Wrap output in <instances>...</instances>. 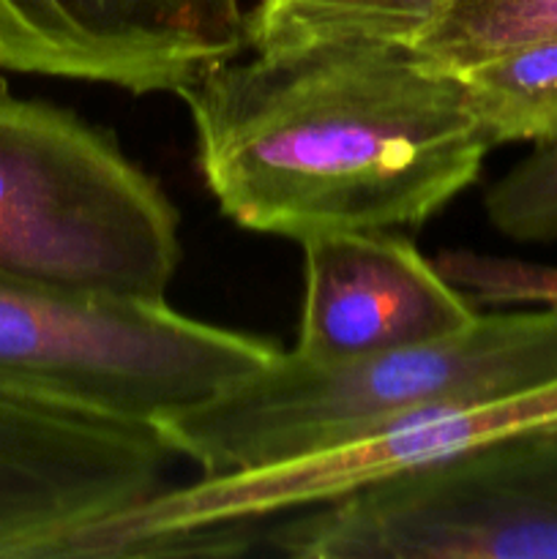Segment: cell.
<instances>
[{
	"label": "cell",
	"mask_w": 557,
	"mask_h": 559,
	"mask_svg": "<svg viewBox=\"0 0 557 559\" xmlns=\"http://www.w3.org/2000/svg\"><path fill=\"white\" fill-rule=\"evenodd\" d=\"M222 213L278 238L420 227L491 142L462 76L407 44L331 38L229 58L178 93Z\"/></svg>",
	"instance_id": "6da1fadb"
},
{
	"label": "cell",
	"mask_w": 557,
	"mask_h": 559,
	"mask_svg": "<svg viewBox=\"0 0 557 559\" xmlns=\"http://www.w3.org/2000/svg\"><path fill=\"white\" fill-rule=\"evenodd\" d=\"M557 380V306L478 314L451 336L344 360L278 349L205 402L153 429L200 475H229L325 451L364 431Z\"/></svg>",
	"instance_id": "7a4b0ae2"
},
{
	"label": "cell",
	"mask_w": 557,
	"mask_h": 559,
	"mask_svg": "<svg viewBox=\"0 0 557 559\" xmlns=\"http://www.w3.org/2000/svg\"><path fill=\"white\" fill-rule=\"evenodd\" d=\"M180 216L107 129L0 76V278L167 304Z\"/></svg>",
	"instance_id": "3957f363"
},
{
	"label": "cell",
	"mask_w": 557,
	"mask_h": 559,
	"mask_svg": "<svg viewBox=\"0 0 557 559\" xmlns=\"http://www.w3.org/2000/svg\"><path fill=\"white\" fill-rule=\"evenodd\" d=\"M278 344L169 304L91 298L0 278V399L147 426L205 402Z\"/></svg>",
	"instance_id": "277c9868"
},
{
	"label": "cell",
	"mask_w": 557,
	"mask_h": 559,
	"mask_svg": "<svg viewBox=\"0 0 557 559\" xmlns=\"http://www.w3.org/2000/svg\"><path fill=\"white\" fill-rule=\"evenodd\" d=\"M268 544L293 559H557V424L287 513Z\"/></svg>",
	"instance_id": "5b68a950"
},
{
	"label": "cell",
	"mask_w": 557,
	"mask_h": 559,
	"mask_svg": "<svg viewBox=\"0 0 557 559\" xmlns=\"http://www.w3.org/2000/svg\"><path fill=\"white\" fill-rule=\"evenodd\" d=\"M546 424H557V380L506 399L410 415L309 456L167 486L129 511L87 527L69 559H158L167 540L325 506L491 437Z\"/></svg>",
	"instance_id": "8992f818"
},
{
	"label": "cell",
	"mask_w": 557,
	"mask_h": 559,
	"mask_svg": "<svg viewBox=\"0 0 557 559\" xmlns=\"http://www.w3.org/2000/svg\"><path fill=\"white\" fill-rule=\"evenodd\" d=\"M156 429L0 399V559H69L87 527L167 489Z\"/></svg>",
	"instance_id": "52a82bcc"
},
{
	"label": "cell",
	"mask_w": 557,
	"mask_h": 559,
	"mask_svg": "<svg viewBox=\"0 0 557 559\" xmlns=\"http://www.w3.org/2000/svg\"><path fill=\"white\" fill-rule=\"evenodd\" d=\"M246 44L240 0H0V69L180 93Z\"/></svg>",
	"instance_id": "ba28073f"
},
{
	"label": "cell",
	"mask_w": 557,
	"mask_h": 559,
	"mask_svg": "<svg viewBox=\"0 0 557 559\" xmlns=\"http://www.w3.org/2000/svg\"><path fill=\"white\" fill-rule=\"evenodd\" d=\"M304 249V309L295 355L344 360L451 336L478 317L426 260L393 229H342L309 235Z\"/></svg>",
	"instance_id": "9c48e42d"
},
{
	"label": "cell",
	"mask_w": 557,
	"mask_h": 559,
	"mask_svg": "<svg viewBox=\"0 0 557 559\" xmlns=\"http://www.w3.org/2000/svg\"><path fill=\"white\" fill-rule=\"evenodd\" d=\"M459 0H257L246 16L251 49L331 38H369L415 47Z\"/></svg>",
	"instance_id": "30bf717a"
},
{
	"label": "cell",
	"mask_w": 557,
	"mask_h": 559,
	"mask_svg": "<svg viewBox=\"0 0 557 559\" xmlns=\"http://www.w3.org/2000/svg\"><path fill=\"white\" fill-rule=\"evenodd\" d=\"M457 74L491 147L557 140V38L508 49Z\"/></svg>",
	"instance_id": "8fae6325"
},
{
	"label": "cell",
	"mask_w": 557,
	"mask_h": 559,
	"mask_svg": "<svg viewBox=\"0 0 557 559\" xmlns=\"http://www.w3.org/2000/svg\"><path fill=\"white\" fill-rule=\"evenodd\" d=\"M549 38H557V0H459L413 49L457 74L478 60Z\"/></svg>",
	"instance_id": "7c38bea8"
},
{
	"label": "cell",
	"mask_w": 557,
	"mask_h": 559,
	"mask_svg": "<svg viewBox=\"0 0 557 559\" xmlns=\"http://www.w3.org/2000/svg\"><path fill=\"white\" fill-rule=\"evenodd\" d=\"M486 216L517 243L557 240V140L541 142L486 191Z\"/></svg>",
	"instance_id": "4fadbf2b"
},
{
	"label": "cell",
	"mask_w": 557,
	"mask_h": 559,
	"mask_svg": "<svg viewBox=\"0 0 557 559\" xmlns=\"http://www.w3.org/2000/svg\"><path fill=\"white\" fill-rule=\"evenodd\" d=\"M435 265L475 306H557V265L464 249L442 251Z\"/></svg>",
	"instance_id": "5bb4252c"
}]
</instances>
